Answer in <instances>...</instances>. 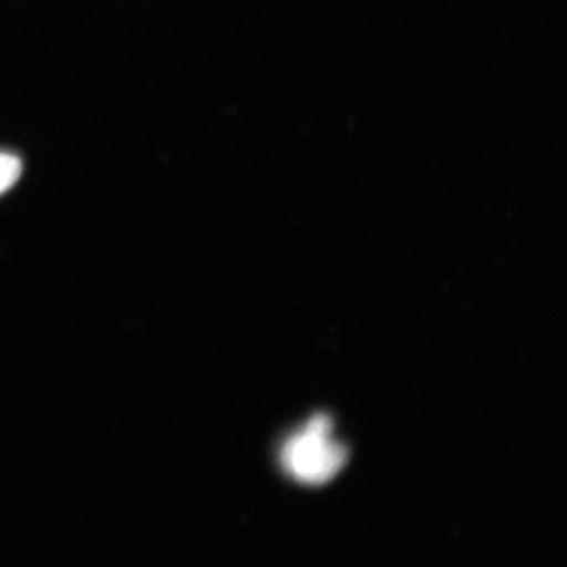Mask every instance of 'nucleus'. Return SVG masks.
<instances>
[{
	"mask_svg": "<svg viewBox=\"0 0 567 567\" xmlns=\"http://www.w3.org/2000/svg\"><path fill=\"white\" fill-rule=\"evenodd\" d=\"M346 450L331 436L327 417H315L282 450V465L293 480L319 486L338 475Z\"/></svg>",
	"mask_w": 567,
	"mask_h": 567,
	"instance_id": "obj_1",
	"label": "nucleus"
},
{
	"mask_svg": "<svg viewBox=\"0 0 567 567\" xmlns=\"http://www.w3.org/2000/svg\"><path fill=\"white\" fill-rule=\"evenodd\" d=\"M22 163L17 155L0 153V194L9 192L11 186L20 181Z\"/></svg>",
	"mask_w": 567,
	"mask_h": 567,
	"instance_id": "obj_2",
	"label": "nucleus"
}]
</instances>
